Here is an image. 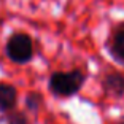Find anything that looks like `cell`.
Returning a JSON list of instances; mask_svg holds the SVG:
<instances>
[{"instance_id":"obj_5","label":"cell","mask_w":124,"mask_h":124,"mask_svg":"<svg viewBox=\"0 0 124 124\" xmlns=\"http://www.w3.org/2000/svg\"><path fill=\"white\" fill-rule=\"evenodd\" d=\"M18 97L19 94L15 84L8 83V81H0V111L2 113L16 110Z\"/></svg>"},{"instance_id":"obj_3","label":"cell","mask_w":124,"mask_h":124,"mask_svg":"<svg viewBox=\"0 0 124 124\" xmlns=\"http://www.w3.org/2000/svg\"><path fill=\"white\" fill-rule=\"evenodd\" d=\"M105 48L115 62L124 65V22H119L111 29L105 41Z\"/></svg>"},{"instance_id":"obj_4","label":"cell","mask_w":124,"mask_h":124,"mask_svg":"<svg viewBox=\"0 0 124 124\" xmlns=\"http://www.w3.org/2000/svg\"><path fill=\"white\" fill-rule=\"evenodd\" d=\"M102 89L111 97H123L124 95V75L118 72H107L100 80Z\"/></svg>"},{"instance_id":"obj_7","label":"cell","mask_w":124,"mask_h":124,"mask_svg":"<svg viewBox=\"0 0 124 124\" xmlns=\"http://www.w3.org/2000/svg\"><path fill=\"white\" fill-rule=\"evenodd\" d=\"M5 124H32L26 111L21 110H11L8 113H3Z\"/></svg>"},{"instance_id":"obj_8","label":"cell","mask_w":124,"mask_h":124,"mask_svg":"<svg viewBox=\"0 0 124 124\" xmlns=\"http://www.w3.org/2000/svg\"><path fill=\"white\" fill-rule=\"evenodd\" d=\"M121 124H124V123H121Z\"/></svg>"},{"instance_id":"obj_2","label":"cell","mask_w":124,"mask_h":124,"mask_svg":"<svg viewBox=\"0 0 124 124\" xmlns=\"http://www.w3.org/2000/svg\"><path fill=\"white\" fill-rule=\"evenodd\" d=\"M5 54L13 64L24 65L33 59V40L26 32H15L5 43Z\"/></svg>"},{"instance_id":"obj_6","label":"cell","mask_w":124,"mask_h":124,"mask_svg":"<svg viewBox=\"0 0 124 124\" xmlns=\"http://www.w3.org/2000/svg\"><path fill=\"white\" fill-rule=\"evenodd\" d=\"M24 103H26V110H29L30 113H38L43 105V95L38 91H29L26 94Z\"/></svg>"},{"instance_id":"obj_1","label":"cell","mask_w":124,"mask_h":124,"mask_svg":"<svg viewBox=\"0 0 124 124\" xmlns=\"http://www.w3.org/2000/svg\"><path fill=\"white\" fill-rule=\"evenodd\" d=\"M88 75L81 69L56 70L49 75L48 89L56 97H73L81 91Z\"/></svg>"}]
</instances>
